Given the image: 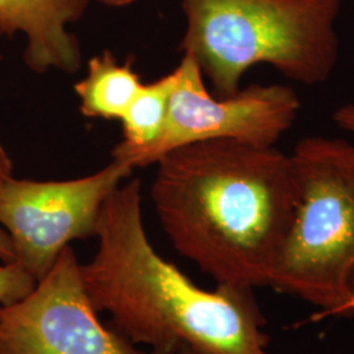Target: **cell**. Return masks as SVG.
Here are the masks:
<instances>
[{
	"label": "cell",
	"instance_id": "9",
	"mask_svg": "<svg viewBox=\"0 0 354 354\" xmlns=\"http://www.w3.org/2000/svg\"><path fill=\"white\" fill-rule=\"evenodd\" d=\"M133 58L120 64L112 51L89 59L86 76L74 86L80 112L88 118L121 121L143 83L133 67Z\"/></svg>",
	"mask_w": 354,
	"mask_h": 354
},
{
	"label": "cell",
	"instance_id": "8",
	"mask_svg": "<svg viewBox=\"0 0 354 354\" xmlns=\"http://www.w3.org/2000/svg\"><path fill=\"white\" fill-rule=\"evenodd\" d=\"M89 0H0V36L26 37L24 62L37 74L58 70L75 74L82 50L68 26L76 23Z\"/></svg>",
	"mask_w": 354,
	"mask_h": 354
},
{
	"label": "cell",
	"instance_id": "13",
	"mask_svg": "<svg viewBox=\"0 0 354 354\" xmlns=\"http://www.w3.org/2000/svg\"><path fill=\"white\" fill-rule=\"evenodd\" d=\"M0 260L3 261V264L15 261L12 241L1 226H0Z\"/></svg>",
	"mask_w": 354,
	"mask_h": 354
},
{
	"label": "cell",
	"instance_id": "1",
	"mask_svg": "<svg viewBox=\"0 0 354 354\" xmlns=\"http://www.w3.org/2000/svg\"><path fill=\"white\" fill-rule=\"evenodd\" d=\"M156 165L151 200L177 252L216 283L269 286L298 201L290 153L205 140Z\"/></svg>",
	"mask_w": 354,
	"mask_h": 354
},
{
	"label": "cell",
	"instance_id": "10",
	"mask_svg": "<svg viewBox=\"0 0 354 354\" xmlns=\"http://www.w3.org/2000/svg\"><path fill=\"white\" fill-rule=\"evenodd\" d=\"M174 86V71L143 84L121 120L122 140L113 151L140 150L158 140L165 127Z\"/></svg>",
	"mask_w": 354,
	"mask_h": 354
},
{
	"label": "cell",
	"instance_id": "18",
	"mask_svg": "<svg viewBox=\"0 0 354 354\" xmlns=\"http://www.w3.org/2000/svg\"><path fill=\"white\" fill-rule=\"evenodd\" d=\"M352 315H354V304L353 306H352Z\"/></svg>",
	"mask_w": 354,
	"mask_h": 354
},
{
	"label": "cell",
	"instance_id": "5",
	"mask_svg": "<svg viewBox=\"0 0 354 354\" xmlns=\"http://www.w3.org/2000/svg\"><path fill=\"white\" fill-rule=\"evenodd\" d=\"M175 73L165 127L151 145L131 151H112V159L134 168L156 163L167 152L205 140H238L273 147L294 125L301 100L290 86L251 84L235 95H212L198 64L189 54Z\"/></svg>",
	"mask_w": 354,
	"mask_h": 354
},
{
	"label": "cell",
	"instance_id": "3",
	"mask_svg": "<svg viewBox=\"0 0 354 354\" xmlns=\"http://www.w3.org/2000/svg\"><path fill=\"white\" fill-rule=\"evenodd\" d=\"M187 28L178 50L198 64L227 97L253 66L270 64L286 79L317 86L340 55L336 21L342 0H183Z\"/></svg>",
	"mask_w": 354,
	"mask_h": 354
},
{
	"label": "cell",
	"instance_id": "6",
	"mask_svg": "<svg viewBox=\"0 0 354 354\" xmlns=\"http://www.w3.org/2000/svg\"><path fill=\"white\" fill-rule=\"evenodd\" d=\"M133 171L112 159L100 171L73 180H1L0 226L12 241L13 263L36 282L44 279L71 241L96 238L104 205Z\"/></svg>",
	"mask_w": 354,
	"mask_h": 354
},
{
	"label": "cell",
	"instance_id": "7",
	"mask_svg": "<svg viewBox=\"0 0 354 354\" xmlns=\"http://www.w3.org/2000/svg\"><path fill=\"white\" fill-rule=\"evenodd\" d=\"M97 314L68 245L28 295L0 304V354H146Z\"/></svg>",
	"mask_w": 354,
	"mask_h": 354
},
{
	"label": "cell",
	"instance_id": "16",
	"mask_svg": "<svg viewBox=\"0 0 354 354\" xmlns=\"http://www.w3.org/2000/svg\"><path fill=\"white\" fill-rule=\"evenodd\" d=\"M177 354H200L197 353V352H194L193 349H190L189 346H187V345H180L178 348H177Z\"/></svg>",
	"mask_w": 354,
	"mask_h": 354
},
{
	"label": "cell",
	"instance_id": "17",
	"mask_svg": "<svg viewBox=\"0 0 354 354\" xmlns=\"http://www.w3.org/2000/svg\"><path fill=\"white\" fill-rule=\"evenodd\" d=\"M150 354H177L176 349H152Z\"/></svg>",
	"mask_w": 354,
	"mask_h": 354
},
{
	"label": "cell",
	"instance_id": "11",
	"mask_svg": "<svg viewBox=\"0 0 354 354\" xmlns=\"http://www.w3.org/2000/svg\"><path fill=\"white\" fill-rule=\"evenodd\" d=\"M36 279L16 263L0 266V304H10L24 298L36 286Z\"/></svg>",
	"mask_w": 354,
	"mask_h": 354
},
{
	"label": "cell",
	"instance_id": "4",
	"mask_svg": "<svg viewBox=\"0 0 354 354\" xmlns=\"http://www.w3.org/2000/svg\"><path fill=\"white\" fill-rule=\"evenodd\" d=\"M298 201L269 288L349 317L354 304V143L307 137L290 153Z\"/></svg>",
	"mask_w": 354,
	"mask_h": 354
},
{
	"label": "cell",
	"instance_id": "14",
	"mask_svg": "<svg viewBox=\"0 0 354 354\" xmlns=\"http://www.w3.org/2000/svg\"><path fill=\"white\" fill-rule=\"evenodd\" d=\"M12 160L0 140V181L7 177L12 176Z\"/></svg>",
	"mask_w": 354,
	"mask_h": 354
},
{
	"label": "cell",
	"instance_id": "12",
	"mask_svg": "<svg viewBox=\"0 0 354 354\" xmlns=\"http://www.w3.org/2000/svg\"><path fill=\"white\" fill-rule=\"evenodd\" d=\"M332 120L342 130L354 133V104L339 106L332 114Z\"/></svg>",
	"mask_w": 354,
	"mask_h": 354
},
{
	"label": "cell",
	"instance_id": "15",
	"mask_svg": "<svg viewBox=\"0 0 354 354\" xmlns=\"http://www.w3.org/2000/svg\"><path fill=\"white\" fill-rule=\"evenodd\" d=\"M97 1H102V4H105L108 7L120 8V7H127V6H130V4H133L138 0H97Z\"/></svg>",
	"mask_w": 354,
	"mask_h": 354
},
{
	"label": "cell",
	"instance_id": "2",
	"mask_svg": "<svg viewBox=\"0 0 354 354\" xmlns=\"http://www.w3.org/2000/svg\"><path fill=\"white\" fill-rule=\"evenodd\" d=\"M97 251L80 274L97 313L134 345L200 354H270L266 320L253 289L198 288L153 248L142 215L138 178L121 184L102 207Z\"/></svg>",
	"mask_w": 354,
	"mask_h": 354
}]
</instances>
